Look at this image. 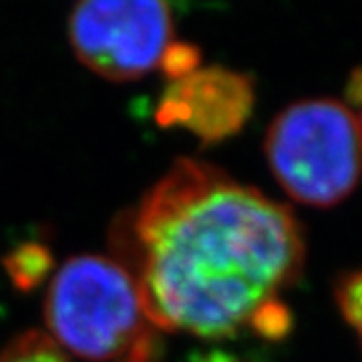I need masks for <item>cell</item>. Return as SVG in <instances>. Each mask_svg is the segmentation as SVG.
Segmentation results:
<instances>
[{"label":"cell","instance_id":"6da1fadb","mask_svg":"<svg viewBox=\"0 0 362 362\" xmlns=\"http://www.w3.org/2000/svg\"><path fill=\"white\" fill-rule=\"evenodd\" d=\"M111 250L159 330L280 338L290 328L280 294L304 264L296 218L216 165L177 159L117 218Z\"/></svg>","mask_w":362,"mask_h":362},{"label":"cell","instance_id":"7a4b0ae2","mask_svg":"<svg viewBox=\"0 0 362 362\" xmlns=\"http://www.w3.org/2000/svg\"><path fill=\"white\" fill-rule=\"evenodd\" d=\"M49 337L63 352L93 362H161V330L145 316L137 286L117 259L73 256L45 300Z\"/></svg>","mask_w":362,"mask_h":362},{"label":"cell","instance_id":"3957f363","mask_svg":"<svg viewBox=\"0 0 362 362\" xmlns=\"http://www.w3.org/2000/svg\"><path fill=\"white\" fill-rule=\"evenodd\" d=\"M266 157L292 199L312 207L337 206L361 181V123L346 103L334 99L298 101L272 121Z\"/></svg>","mask_w":362,"mask_h":362},{"label":"cell","instance_id":"277c9868","mask_svg":"<svg viewBox=\"0 0 362 362\" xmlns=\"http://www.w3.org/2000/svg\"><path fill=\"white\" fill-rule=\"evenodd\" d=\"M165 2L89 0L69 16V40L78 61L107 81H133L153 71L173 42Z\"/></svg>","mask_w":362,"mask_h":362},{"label":"cell","instance_id":"5b68a950","mask_svg":"<svg viewBox=\"0 0 362 362\" xmlns=\"http://www.w3.org/2000/svg\"><path fill=\"white\" fill-rule=\"evenodd\" d=\"M254 107L252 78L226 66H199L169 81L157 103L161 127H181L204 143H218L244 127Z\"/></svg>","mask_w":362,"mask_h":362},{"label":"cell","instance_id":"8992f818","mask_svg":"<svg viewBox=\"0 0 362 362\" xmlns=\"http://www.w3.org/2000/svg\"><path fill=\"white\" fill-rule=\"evenodd\" d=\"M2 268L6 270L16 290L30 292L51 274L52 254L49 246L40 242H25L13 247L2 258Z\"/></svg>","mask_w":362,"mask_h":362},{"label":"cell","instance_id":"52a82bcc","mask_svg":"<svg viewBox=\"0 0 362 362\" xmlns=\"http://www.w3.org/2000/svg\"><path fill=\"white\" fill-rule=\"evenodd\" d=\"M0 362H69V358L49 334L28 330L6 344L0 352Z\"/></svg>","mask_w":362,"mask_h":362},{"label":"cell","instance_id":"ba28073f","mask_svg":"<svg viewBox=\"0 0 362 362\" xmlns=\"http://www.w3.org/2000/svg\"><path fill=\"white\" fill-rule=\"evenodd\" d=\"M199 63H202V54L197 47L189 42H171L168 51L163 52L159 66L163 69L169 81H177L194 73L195 69H199Z\"/></svg>","mask_w":362,"mask_h":362},{"label":"cell","instance_id":"9c48e42d","mask_svg":"<svg viewBox=\"0 0 362 362\" xmlns=\"http://www.w3.org/2000/svg\"><path fill=\"white\" fill-rule=\"evenodd\" d=\"M337 298L342 316L362 338V270L342 278L337 290Z\"/></svg>","mask_w":362,"mask_h":362},{"label":"cell","instance_id":"30bf717a","mask_svg":"<svg viewBox=\"0 0 362 362\" xmlns=\"http://www.w3.org/2000/svg\"><path fill=\"white\" fill-rule=\"evenodd\" d=\"M346 107L356 117L362 129V66L354 69L346 85Z\"/></svg>","mask_w":362,"mask_h":362},{"label":"cell","instance_id":"8fae6325","mask_svg":"<svg viewBox=\"0 0 362 362\" xmlns=\"http://www.w3.org/2000/svg\"><path fill=\"white\" fill-rule=\"evenodd\" d=\"M189 362H242L230 352H221V350H207V352H195L189 358Z\"/></svg>","mask_w":362,"mask_h":362}]
</instances>
